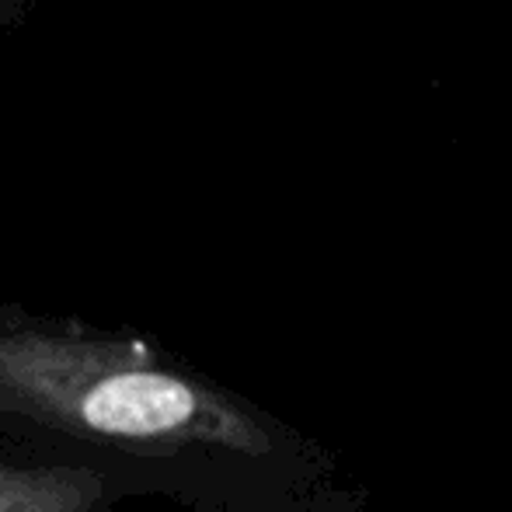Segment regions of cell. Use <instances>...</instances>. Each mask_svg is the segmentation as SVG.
Returning <instances> with one entry per match:
<instances>
[{"instance_id":"obj_2","label":"cell","mask_w":512,"mask_h":512,"mask_svg":"<svg viewBox=\"0 0 512 512\" xmlns=\"http://www.w3.org/2000/svg\"><path fill=\"white\" fill-rule=\"evenodd\" d=\"M105 478L91 467H18L0 460V512H95Z\"/></svg>"},{"instance_id":"obj_1","label":"cell","mask_w":512,"mask_h":512,"mask_svg":"<svg viewBox=\"0 0 512 512\" xmlns=\"http://www.w3.org/2000/svg\"><path fill=\"white\" fill-rule=\"evenodd\" d=\"M0 415L133 453H269V432L223 391L143 342L35 321L0 324Z\"/></svg>"}]
</instances>
